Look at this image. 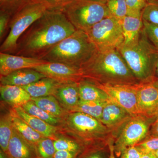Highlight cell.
Instances as JSON below:
<instances>
[{"label": "cell", "mask_w": 158, "mask_h": 158, "mask_svg": "<svg viewBox=\"0 0 158 158\" xmlns=\"http://www.w3.org/2000/svg\"><path fill=\"white\" fill-rule=\"evenodd\" d=\"M35 148L38 158H53L56 151L54 140L48 138H43Z\"/></svg>", "instance_id": "obj_30"}, {"label": "cell", "mask_w": 158, "mask_h": 158, "mask_svg": "<svg viewBox=\"0 0 158 158\" xmlns=\"http://www.w3.org/2000/svg\"><path fill=\"white\" fill-rule=\"evenodd\" d=\"M32 69L62 83L78 82L83 78L80 69L59 62H48Z\"/></svg>", "instance_id": "obj_12"}, {"label": "cell", "mask_w": 158, "mask_h": 158, "mask_svg": "<svg viewBox=\"0 0 158 158\" xmlns=\"http://www.w3.org/2000/svg\"><path fill=\"white\" fill-rule=\"evenodd\" d=\"M107 102L80 100L77 105L71 112L85 113L100 121L103 110Z\"/></svg>", "instance_id": "obj_26"}, {"label": "cell", "mask_w": 158, "mask_h": 158, "mask_svg": "<svg viewBox=\"0 0 158 158\" xmlns=\"http://www.w3.org/2000/svg\"><path fill=\"white\" fill-rule=\"evenodd\" d=\"M142 154L141 151L135 145L123 151L118 158H140Z\"/></svg>", "instance_id": "obj_39"}, {"label": "cell", "mask_w": 158, "mask_h": 158, "mask_svg": "<svg viewBox=\"0 0 158 158\" xmlns=\"http://www.w3.org/2000/svg\"><path fill=\"white\" fill-rule=\"evenodd\" d=\"M80 100L83 101L108 102L110 100L107 94L94 82L82 78L78 82Z\"/></svg>", "instance_id": "obj_21"}, {"label": "cell", "mask_w": 158, "mask_h": 158, "mask_svg": "<svg viewBox=\"0 0 158 158\" xmlns=\"http://www.w3.org/2000/svg\"><path fill=\"white\" fill-rule=\"evenodd\" d=\"M13 127L11 112L1 115L0 119V147L7 154L9 141L13 133Z\"/></svg>", "instance_id": "obj_25"}, {"label": "cell", "mask_w": 158, "mask_h": 158, "mask_svg": "<svg viewBox=\"0 0 158 158\" xmlns=\"http://www.w3.org/2000/svg\"><path fill=\"white\" fill-rule=\"evenodd\" d=\"M53 95L58 100L63 109L70 113L81 100L78 82L61 83Z\"/></svg>", "instance_id": "obj_15"}, {"label": "cell", "mask_w": 158, "mask_h": 158, "mask_svg": "<svg viewBox=\"0 0 158 158\" xmlns=\"http://www.w3.org/2000/svg\"><path fill=\"white\" fill-rule=\"evenodd\" d=\"M62 82L49 77L43 78L37 81L23 87L32 98L53 95L59 85Z\"/></svg>", "instance_id": "obj_22"}, {"label": "cell", "mask_w": 158, "mask_h": 158, "mask_svg": "<svg viewBox=\"0 0 158 158\" xmlns=\"http://www.w3.org/2000/svg\"><path fill=\"white\" fill-rule=\"evenodd\" d=\"M12 116V123L15 129L26 141L34 146L43 138H45L31 128L28 124L15 115L13 110L10 111Z\"/></svg>", "instance_id": "obj_23"}, {"label": "cell", "mask_w": 158, "mask_h": 158, "mask_svg": "<svg viewBox=\"0 0 158 158\" xmlns=\"http://www.w3.org/2000/svg\"><path fill=\"white\" fill-rule=\"evenodd\" d=\"M123 33V46H131L138 42L143 28L142 15H127L121 21Z\"/></svg>", "instance_id": "obj_17"}, {"label": "cell", "mask_w": 158, "mask_h": 158, "mask_svg": "<svg viewBox=\"0 0 158 158\" xmlns=\"http://www.w3.org/2000/svg\"><path fill=\"white\" fill-rule=\"evenodd\" d=\"M6 154L9 158H38L35 147L26 141L14 128Z\"/></svg>", "instance_id": "obj_18"}, {"label": "cell", "mask_w": 158, "mask_h": 158, "mask_svg": "<svg viewBox=\"0 0 158 158\" xmlns=\"http://www.w3.org/2000/svg\"><path fill=\"white\" fill-rule=\"evenodd\" d=\"M48 62L45 60L7 53H0V76H6L15 71L26 68H33Z\"/></svg>", "instance_id": "obj_13"}, {"label": "cell", "mask_w": 158, "mask_h": 158, "mask_svg": "<svg viewBox=\"0 0 158 158\" xmlns=\"http://www.w3.org/2000/svg\"><path fill=\"white\" fill-rule=\"evenodd\" d=\"M141 15L143 20L158 25V2H148Z\"/></svg>", "instance_id": "obj_31"}, {"label": "cell", "mask_w": 158, "mask_h": 158, "mask_svg": "<svg viewBox=\"0 0 158 158\" xmlns=\"http://www.w3.org/2000/svg\"><path fill=\"white\" fill-rule=\"evenodd\" d=\"M148 136L158 137V120H155L150 127Z\"/></svg>", "instance_id": "obj_41"}, {"label": "cell", "mask_w": 158, "mask_h": 158, "mask_svg": "<svg viewBox=\"0 0 158 158\" xmlns=\"http://www.w3.org/2000/svg\"><path fill=\"white\" fill-rule=\"evenodd\" d=\"M154 121L141 115L132 116L125 123L113 144L115 155L119 156L126 148L135 146L147 138Z\"/></svg>", "instance_id": "obj_9"}, {"label": "cell", "mask_w": 158, "mask_h": 158, "mask_svg": "<svg viewBox=\"0 0 158 158\" xmlns=\"http://www.w3.org/2000/svg\"><path fill=\"white\" fill-rule=\"evenodd\" d=\"M47 10L42 3L34 1H31L19 9L11 16L9 24L10 31L1 44L0 52L13 54L21 36Z\"/></svg>", "instance_id": "obj_6"}, {"label": "cell", "mask_w": 158, "mask_h": 158, "mask_svg": "<svg viewBox=\"0 0 158 158\" xmlns=\"http://www.w3.org/2000/svg\"><path fill=\"white\" fill-rule=\"evenodd\" d=\"M129 15H141V12L148 3L147 0H126Z\"/></svg>", "instance_id": "obj_35"}, {"label": "cell", "mask_w": 158, "mask_h": 158, "mask_svg": "<svg viewBox=\"0 0 158 158\" xmlns=\"http://www.w3.org/2000/svg\"><path fill=\"white\" fill-rule=\"evenodd\" d=\"M11 15L6 11H0V38H2L4 34L6 33Z\"/></svg>", "instance_id": "obj_38"}, {"label": "cell", "mask_w": 158, "mask_h": 158, "mask_svg": "<svg viewBox=\"0 0 158 158\" xmlns=\"http://www.w3.org/2000/svg\"><path fill=\"white\" fill-rule=\"evenodd\" d=\"M139 115L155 120L158 114V82L156 77L135 85Z\"/></svg>", "instance_id": "obj_10"}, {"label": "cell", "mask_w": 158, "mask_h": 158, "mask_svg": "<svg viewBox=\"0 0 158 158\" xmlns=\"http://www.w3.org/2000/svg\"><path fill=\"white\" fill-rule=\"evenodd\" d=\"M62 11L77 30L85 32L111 16L106 4L97 0H75Z\"/></svg>", "instance_id": "obj_7"}, {"label": "cell", "mask_w": 158, "mask_h": 158, "mask_svg": "<svg viewBox=\"0 0 158 158\" xmlns=\"http://www.w3.org/2000/svg\"><path fill=\"white\" fill-rule=\"evenodd\" d=\"M113 144L114 143H113L112 141H110L108 143V147H109V158H116Z\"/></svg>", "instance_id": "obj_42"}, {"label": "cell", "mask_w": 158, "mask_h": 158, "mask_svg": "<svg viewBox=\"0 0 158 158\" xmlns=\"http://www.w3.org/2000/svg\"><path fill=\"white\" fill-rule=\"evenodd\" d=\"M76 30L63 11L47 10L21 36L12 55L42 60Z\"/></svg>", "instance_id": "obj_1"}, {"label": "cell", "mask_w": 158, "mask_h": 158, "mask_svg": "<svg viewBox=\"0 0 158 158\" xmlns=\"http://www.w3.org/2000/svg\"><path fill=\"white\" fill-rule=\"evenodd\" d=\"M0 158H9L6 153L4 152L2 150H0Z\"/></svg>", "instance_id": "obj_44"}, {"label": "cell", "mask_w": 158, "mask_h": 158, "mask_svg": "<svg viewBox=\"0 0 158 158\" xmlns=\"http://www.w3.org/2000/svg\"><path fill=\"white\" fill-rule=\"evenodd\" d=\"M46 77L45 76L34 69L26 68L13 72L0 77L1 85H15L24 87Z\"/></svg>", "instance_id": "obj_19"}, {"label": "cell", "mask_w": 158, "mask_h": 158, "mask_svg": "<svg viewBox=\"0 0 158 158\" xmlns=\"http://www.w3.org/2000/svg\"><path fill=\"white\" fill-rule=\"evenodd\" d=\"M85 32L99 52L117 49L124 40L121 22L112 16L102 20Z\"/></svg>", "instance_id": "obj_8"}, {"label": "cell", "mask_w": 158, "mask_h": 158, "mask_svg": "<svg viewBox=\"0 0 158 158\" xmlns=\"http://www.w3.org/2000/svg\"><path fill=\"white\" fill-rule=\"evenodd\" d=\"M80 70L83 78L98 84L134 85L139 83L117 49L98 51Z\"/></svg>", "instance_id": "obj_2"}, {"label": "cell", "mask_w": 158, "mask_h": 158, "mask_svg": "<svg viewBox=\"0 0 158 158\" xmlns=\"http://www.w3.org/2000/svg\"><path fill=\"white\" fill-rule=\"evenodd\" d=\"M111 16L121 22L127 15L126 0H108L105 3Z\"/></svg>", "instance_id": "obj_29"}, {"label": "cell", "mask_w": 158, "mask_h": 158, "mask_svg": "<svg viewBox=\"0 0 158 158\" xmlns=\"http://www.w3.org/2000/svg\"><path fill=\"white\" fill-rule=\"evenodd\" d=\"M148 2H158V0H147Z\"/></svg>", "instance_id": "obj_47"}, {"label": "cell", "mask_w": 158, "mask_h": 158, "mask_svg": "<svg viewBox=\"0 0 158 158\" xmlns=\"http://www.w3.org/2000/svg\"><path fill=\"white\" fill-rule=\"evenodd\" d=\"M140 158H157L155 153L147 152L144 153L142 155Z\"/></svg>", "instance_id": "obj_43"}, {"label": "cell", "mask_w": 158, "mask_h": 158, "mask_svg": "<svg viewBox=\"0 0 158 158\" xmlns=\"http://www.w3.org/2000/svg\"><path fill=\"white\" fill-rule=\"evenodd\" d=\"M79 158H107L103 148L100 146H94L86 148Z\"/></svg>", "instance_id": "obj_37"}, {"label": "cell", "mask_w": 158, "mask_h": 158, "mask_svg": "<svg viewBox=\"0 0 158 158\" xmlns=\"http://www.w3.org/2000/svg\"><path fill=\"white\" fill-rule=\"evenodd\" d=\"M97 1H99V2H102L104 3H106L108 0H97Z\"/></svg>", "instance_id": "obj_46"}, {"label": "cell", "mask_w": 158, "mask_h": 158, "mask_svg": "<svg viewBox=\"0 0 158 158\" xmlns=\"http://www.w3.org/2000/svg\"><path fill=\"white\" fill-rule=\"evenodd\" d=\"M31 0H0V11H6L11 16Z\"/></svg>", "instance_id": "obj_32"}, {"label": "cell", "mask_w": 158, "mask_h": 158, "mask_svg": "<svg viewBox=\"0 0 158 158\" xmlns=\"http://www.w3.org/2000/svg\"><path fill=\"white\" fill-rule=\"evenodd\" d=\"M0 94L2 99L13 108L22 106L32 98L23 87L15 85H1Z\"/></svg>", "instance_id": "obj_20"}, {"label": "cell", "mask_w": 158, "mask_h": 158, "mask_svg": "<svg viewBox=\"0 0 158 158\" xmlns=\"http://www.w3.org/2000/svg\"><path fill=\"white\" fill-rule=\"evenodd\" d=\"M54 144L56 151H67L82 153L88 148L79 141L64 137H58L54 140Z\"/></svg>", "instance_id": "obj_28"}, {"label": "cell", "mask_w": 158, "mask_h": 158, "mask_svg": "<svg viewBox=\"0 0 158 158\" xmlns=\"http://www.w3.org/2000/svg\"><path fill=\"white\" fill-rule=\"evenodd\" d=\"M155 154L156 156L158 158V150L156 152H155Z\"/></svg>", "instance_id": "obj_48"}, {"label": "cell", "mask_w": 158, "mask_h": 158, "mask_svg": "<svg viewBox=\"0 0 158 158\" xmlns=\"http://www.w3.org/2000/svg\"><path fill=\"white\" fill-rule=\"evenodd\" d=\"M132 116L123 108L110 101L105 105L100 121L111 131L124 125Z\"/></svg>", "instance_id": "obj_14"}, {"label": "cell", "mask_w": 158, "mask_h": 158, "mask_svg": "<svg viewBox=\"0 0 158 158\" xmlns=\"http://www.w3.org/2000/svg\"></svg>", "instance_id": "obj_50"}, {"label": "cell", "mask_w": 158, "mask_h": 158, "mask_svg": "<svg viewBox=\"0 0 158 158\" xmlns=\"http://www.w3.org/2000/svg\"><path fill=\"white\" fill-rule=\"evenodd\" d=\"M75 0H31L44 5L48 10H60L62 11L65 6Z\"/></svg>", "instance_id": "obj_36"}, {"label": "cell", "mask_w": 158, "mask_h": 158, "mask_svg": "<svg viewBox=\"0 0 158 158\" xmlns=\"http://www.w3.org/2000/svg\"><path fill=\"white\" fill-rule=\"evenodd\" d=\"M142 153H155L158 150V137L148 136L135 145Z\"/></svg>", "instance_id": "obj_33"}, {"label": "cell", "mask_w": 158, "mask_h": 158, "mask_svg": "<svg viewBox=\"0 0 158 158\" xmlns=\"http://www.w3.org/2000/svg\"><path fill=\"white\" fill-rule=\"evenodd\" d=\"M156 120H158V114L157 115V116H156Z\"/></svg>", "instance_id": "obj_49"}, {"label": "cell", "mask_w": 158, "mask_h": 158, "mask_svg": "<svg viewBox=\"0 0 158 158\" xmlns=\"http://www.w3.org/2000/svg\"><path fill=\"white\" fill-rule=\"evenodd\" d=\"M117 49L138 82L156 77L158 51L148 39L143 28L137 43L131 46L121 45Z\"/></svg>", "instance_id": "obj_4"}, {"label": "cell", "mask_w": 158, "mask_h": 158, "mask_svg": "<svg viewBox=\"0 0 158 158\" xmlns=\"http://www.w3.org/2000/svg\"><path fill=\"white\" fill-rule=\"evenodd\" d=\"M62 123L65 131L87 148L97 146L94 143L104 141L111 132L98 119L80 112L67 113Z\"/></svg>", "instance_id": "obj_5"}, {"label": "cell", "mask_w": 158, "mask_h": 158, "mask_svg": "<svg viewBox=\"0 0 158 158\" xmlns=\"http://www.w3.org/2000/svg\"><path fill=\"white\" fill-rule=\"evenodd\" d=\"M97 51L87 33L76 30L54 47L42 60L59 62L80 69Z\"/></svg>", "instance_id": "obj_3"}, {"label": "cell", "mask_w": 158, "mask_h": 158, "mask_svg": "<svg viewBox=\"0 0 158 158\" xmlns=\"http://www.w3.org/2000/svg\"><path fill=\"white\" fill-rule=\"evenodd\" d=\"M94 83L107 94L111 101L123 108L132 116L139 115L136 84L113 85Z\"/></svg>", "instance_id": "obj_11"}, {"label": "cell", "mask_w": 158, "mask_h": 158, "mask_svg": "<svg viewBox=\"0 0 158 158\" xmlns=\"http://www.w3.org/2000/svg\"><path fill=\"white\" fill-rule=\"evenodd\" d=\"M22 107L28 114L39 118L52 125L58 127V125L61 123L62 119L56 118L49 114L37 106L32 101L28 102Z\"/></svg>", "instance_id": "obj_27"}, {"label": "cell", "mask_w": 158, "mask_h": 158, "mask_svg": "<svg viewBox=\"0 0 158 158\" xmlns=\"http://www.w3.org/2000/svg\"><path fill=\"white\" fill-rule=\"evenodd\" d=\"M82 153L67 151H56L54 155L53 158H79Z\"/></svg>", "instance_id": "obj_40"}, {"label": "cell", "mask_w": 158, "mask_h": 158, "mask_svg": "<svg viewBox=\"0 0 158 158\" xmlns=\"http://www.w3.org/2000/svg\"><path fill=\"white\" fill-rule=\"evenodd\" d=\"M31 100L40 108L56 118L62 119L68 113L54 95L32 98Z\"/></svg>", "instance_id": "obj_24"}, {"label": "cell", "mask_w": 158, "mask_h": 158, "mask_svg": "<svg viewBox=\"0 0 158 158\" xmlns=\"http://www.w3.org/2000/svg\"><path fill=\"white\" fill-rule=\"evenodd\" d=\"M156 77L157 81L158 82V59L156 65Z\"/></svg>", "instance_id": "obj_45"}, {"label": "cell", "mask_w": 158, "mask_h": 158, "mask_svg": "<svg viewBox=\"0 0 158 158\" xmlns=\"http://www.w3.org/2000/svg\"><path fill=\"white\" fill-rule=\"evenodd\" d=\"M12 110L15 115L44 137L51 138L53 140L58 138L57 134L59 130L57 127L49 124L39 118L28 114L22 107H14Z\"/></svg>", "instance_id": "obj_16"}, {"label": "cell", "mask_w": 158, "mask_h": 158, "mask_svg": "<svg viewBox=\"0 0 158 158\" xmlns=\"http://www.w3.org/2000/svg\"><path fill=\"white\" fill-rule=\"evenodd\" d=\"M143 30L151 43L158 51V25L143 20Z\"/></svg>", "instance_id": "obj_34"}]
</instances>
